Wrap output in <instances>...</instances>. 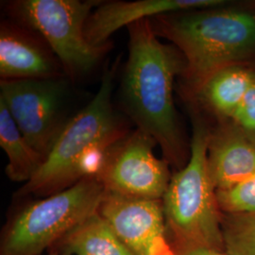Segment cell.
I'll return each mask as SVG.
<instances>
[{
  "label": "cell",
  "mask_w": 255,
  "mask_h": 255,
  "mask_svg": "<svg viewBox=\"0 0 255 255\" xmlns=\"http://www.w3.org/2000/svg\"><path fill=\"white\" fill-rule=\"evenodd\" d=\"M128 27V55L121 81V100L136 128L152 137L168 164L180 165L185 150L173 100L175 77L185 69L181 54L162 43L150 19Z\"/></svg>",
  "instance_id": "cell-1"
},
{
  "label": "cell",
  "mask_w": 255,
  "mask_h": 255,
  "mask_svg": "<svg viewBox=\"0 0 255 255\" xmlns=\"http://www.w3.org/2000/svg\"><path fill=\"white\" fill-rule=\"evenodd\" d=\"M0 146L9 159L6 174L13 182H28L46 161L43 155L28 144L2 101H0Z\"/></svg>",
  "instance_id": "cell-14"
},
{
  "label": "cell",
  "mask_w": 255,
  "mask_h": 255,
  "mask_svg": "<svg viewBox=\"0 0 255 255\" xmlns=\"http://www.w3.org/2000/svg\"><path fill=\"white\" fill-rule=\"evenodd\" d=\"M57 255V254H52V253H50V255Z\"/></svg>",
  "instance_id": "cell-20"
},
{
  "label": "cell",
  "mask_w": 255,
  "mask_h": 255,
  "mask_svg": "<svg viewBox=\"0 0 255 255\" xmlns=\"http://www.w3.org/2000/svg\"><path fill=\"white\" fill-rule=\"evenodd\" d=\"M208 168L216 190L246 180L255 174V141L231 133L210 136Z\"/></svg>",
  "instance_id": "cell-12"
},
{
  "label": "cell",
  "mask_w": 255,
  "mask_h": 255,
  "mask_svg": "<svg viewBox=\"0 0 255 255\" xmlns=\"http://www.w3.org/2000/svg\"><path fill=\"white\" fill-rule=\"evenodd\" d=\"M64 76V69L50 48L23 27L8 22L1 24V80L48 79Z\"/></svg>",
  "instance_id": "cell-11"
},
{
  "label": "cell",
  "mask_w": 255,
  "mask_h": 255,
  "mask_svg": "<svg viewBox=\"0 0 255 255\" xmlns=\"http://www.w3.org/2000/svg\"><path fill=\"white\" fill-rule=\"evenodd\" d=\"M255 78L245 69L228 66L213 74L199 91L212 109L221 116L233 118Z\"/></svg>",
  "instance_id": "cell-15"
},
{
  "label": "cell",
  "mask_w": 255,
  "mask_h": 255,
  "mask_svg": "<svg viewBox=\"0 0 255 255\" xmlns=\"http://www.w3.org/2000/svg\"><path fill=\"white\" fill-rule=\"evenodd\" d=\"M175 253L176 255H228L227 254L224 255L221 251L210 249V248H202V247L176 250Z\"/></svg>",
  "instance_id": "cell-19"
},
{
  "label": "cell",
  "mask_w": 255,
  "mask_h": 255,
  "mask_svg": "<svg viewBox=\"0 0 255 255\" xmlns=\"http://www.w3.org/2000/svg\"><path fill=\"white\" fill-rule=\"evenodd\" d=\"M233 119L246 131L255 134V78Z\"/></svg>",
  "instance_id": "cell-18"
},
{
  "label": "cell",
  "mask_w": 255,
  "mask_h": 255,
  "mask_svg": "<svg viewBox=\"0 0 255 255\" xmlns=\"http://www.w3.org/2000/svg\"><path fill=\"white\" fill-rule=\"evenodd\" d=\"M116 72L117 64L105 71L95 98L68 120L44 164L16 197L46 198L83 179H98L113 146L128 134L112 101Z\"/></svg>",
  "instance_id": "cell-2"
},
{
  "label": "cell",
  "mask_w": 255,
  "mask_h": 255,
  "mask_svg": "<svg viewBox=\"0 0 255 255\" xmlns=\"http://www.w3.org/2000/svg\"><path fill=\"white\" fill-rule=\"evenodd\" d=\"M154 139L141 129L128 133L111 149L98 180L106 191L162 201L171 175L168 163L158 159Z\"/></svg>",
  "instance_id": "cell-8"
},
{
  "label": "cell",
  "mask_w": 255,
  "mask_h": 255,
  "mask_svg": "<svg viewBox=\"0 0 255 255\" xmlns=\"http://www.w3.org/2000/svg\"><path fill=\"white\" fill-rule=\"evenodd\" d=\"M219 0H138L109 1L92 11L85 25V36L96 47H108V40L121 27L144 19L182 10L215 8Z\"/></svg>",
  "instance_id": "cell-10"
},
{
  "label": "cell",
  "mask_w": 255,
  "mask_h": 255,
  "mask_svg": "<svg viewBox=\"0 0 255 255\" xmlns=\"http://www.w3.org/2000/svg\"><path fill=\"white\" fill-rule=\"evenodd\" d=\"M105 188L87 178L18 210L3 230L0 255H42L83 220L97 213Z\"/></svg>",
  "instance_id": "cell-5"
},
{
  "label": "cell",
  "mask_w": 255,
  "mask_h": 255,
  "mask_svg": "<svg viewBox=\"0 0 255 255\" xmlns=\"http://www.w3.org/2000/svg\"><path fill=\"white\" fill-rule=\"evenodd\" d=\"M219 209L230 215L255 212V174L246 180L225 188L216 190Z\"/></svg>",
  "instance_id": "cell-17"
},
{
  "label": "cell",
  "mask_w": 255,
  "mask_h": 255,
  "mask_svg": "<svg viewBox=\"0 0 255 255\" xmlns=\"http://www.w3.org/2000/svg\"><path fill=\"white\" fill-rule=\"evenodd\" d=\"M64 77L0 82V101L28 144L46 159L69 120L65 119Z\"/></svg>",
  "instance_id": "cell-7"
},
{
  "label": "cell",
  "mask_w": 255,
  "mask_h": 255,
  "mask_svg": "<svg viewBox=\"0 0 255 255\" xmlns=\"http://www.w3.org/2000/svg\"><path fill=\"white\" fill-rule=\"evenodd\" d=\"M223 244L228 255H255V212L232 215L222 225Z\"/></svg>",
  "instance_id": "cell-16"
},
{
  "label": "cell",
  "mask_w": 255,
  "mask_h": 255,
  "mask_svg": "<svg viewBox=\"0 0 255 255\" xmlns=\"http://www.w3.org/2000/svg\"><path fill=\"white\" fill-rule=\"evenodd\" d=\"M98 212L134 255H176L166 239L162 201L105 190Z\"/></svg>",
  "instance_id": "cell-9"
},
{
  "label": "cell",
  "mask_w": 255,
  "mask_h": 255,
  "mask_svg": "<svg viewBox=\"0 0 255 255\" xmlns=\"http://www.w3.org/2000/svg\"><path fill=\"white\" fill-rule=\"evenodd\" d=\"M158 37L179 48L189 81L200 89L213 74L251 54L255 48V17L237 10L190 9L150 18Z\"/></svg>",
  "instance_id": "cell-3"
},
{
  "label": "cell",
  "mask_w": 255,
  "mask_h": 255,
  "mask_svg": "<svg viewBox=\"0 0 255 255\" xmlns=\"http://www.w3.org/2000/svg\"><path fill=\"white\" fill-rule=\"evenodd\" d=\"M61 255H135L115 234L99 212L72 229L51 248Z\"/></svg>",
  "instance_id": "cell-13"
},
{
  "label": "cell",
  "mask_w": 255,
  "mask_h": 255,
  "mask_svg": "<svg viewBox=\"0 0 255 255\" xmlns=\"http://www.w3.org/2000/svg\"><path fill=\"white\" fill-rule=\"evenodd\" d=\"M209 141L205 127L196 123L189 160L172 176L162 200L175 251L202 247L222 252L224 247L220 209L208 168Z\"/></svg>",
  "instance_id": "cell-4"
},
{
  "label": "cell",
  "mask_w": 255,
  "mask_h": 255,
  "mask_svg": "<svg viewBox=\"0 0 255 255\" xmlns=\"http://www.w3.org/2000/svg\"><path fill=\"white\" fill-rule=\"evenodd\" d=\"M101 1L19 0L9 4L12 16L43 37L66 77L77 79L98 64L108 47H96L85 36V25Z\"/></svg>",
  "instance_id": "cell-6"
}]
</instances>
